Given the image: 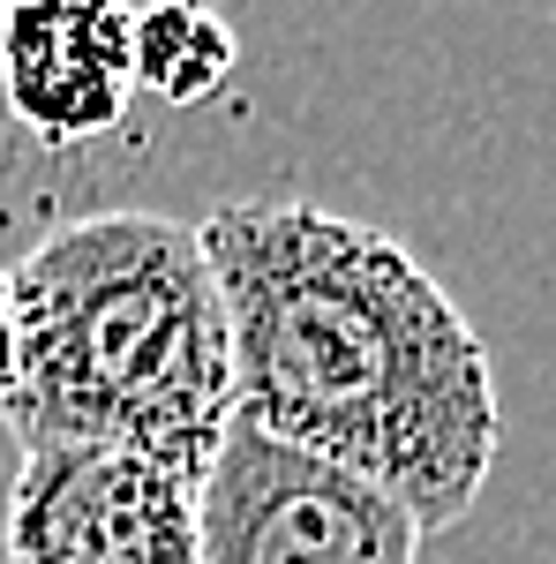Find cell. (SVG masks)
<instances>
[{
    "mask_svg": "<svg viewBox=\"0 0 556 564\" xmlns=\"http://www.w3.org/2000/svg\"><path fill=\"white\" fill-rule=\"evenodd\" d=\"M204 257L233 339V414L377 481L422 534L467 520L504 414L444 279L384 226L279 196L218 204Z\"/></svg>",
    "mask_w": 556,
    "mask_h": 564,
    "instance_id": "1",
    "label": "cell"
},
{
    "mask_svg": "<svg viewBox=\"0 0 556 564\" xmlns=\"http://www.w3.org/2000/svg\"><path fill=\"white\" fill-rule=\"evenodd\" d=\"M8 564H204L196 481L98 444L23 452L8 489Z\"/></svg>",
    "mask_w": 556,
    "mask_h": 564,
    "instance_id": "4",
    "label": "cell"
},
{
    "mask_svg": "<svg viewBox=\"0 0 556 564\" xmlns=\"http://www.w3.org/2000/svg\"><path fill=\"white\" fill-rule=\"evenodd\" d=\"M196 542L204 564H414L422 520L339 459L233 414L196 481Z\"/></svg>",
    "mask_w": 556,
    "mask_h": 564,
    "instance_id": "3",
    "label": "cell"
},
{
    "mask_svg": "<svg viewBox=\"0 0 556 564\" xmlns=\"http://www.w3.org/2000/svg\"><path fill=\"white\" fill-rule=\"evenodd\" d=\"M23 452L98 444L204 481L233 430V339L204 226L98 212L53 226L8 271Z\"/></svg>",
    "mask_w": 556,
    "mask_h": 564,
    "instance_id": "2",
    "label": "cell"
}]
</instances>
